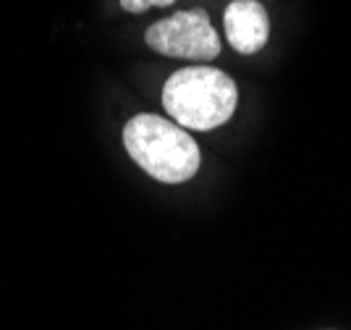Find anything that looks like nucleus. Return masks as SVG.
<instances>
[{
    "mask_svg": "<svg viewBox=\"0 0 351 330\" xmlns=\"http://www.w3.org/2000/svg\"><path fill=\"white\" fill-rule=\"evenodd\" d=\"M123 144L129 158L155 181L184 184L199 171V147L178 123L160 115L139 113L123 129Z\"/></svg>",
    "mask_w": 351,
    "mask_h": 330,
    "instance_id": "f257e3e1",
    "label": "nucleus"
},
{
    "mask_svg": "<svg viewBox=\"0 0 351 330\" xmlns=\"http://www.w3.org/2000/svg\"><path fill=\"white\" fill-rule=\"evenodd\" d=\"M236 102V82L210 66L181 69L162 86V108L184 129H218L234 115Z\"/></svg>",
    "mask_w": 351,
    "mask_h": 330,
    "instance_id": "f03ea898",
    "label": "nucleus"
},
{
    "mask_svg": "<svg viewBox=\"0 0 351 330\" xmlns=\"http://www.w3.org/2000/svg\"><path fill=\"white\" fill-rule=\"evenodd\" d=\"M145 43L168 58H184V60H215L220 56L218 32L213 27L210 16L202 8L178 11L155 21L147 29Z\"/></svg>",
    "mask_w": 351,
    "mask_h": 330,
    "instance_id": "7ed1b4c3",
    "label": "nucleus"
},
{
    "mask_svg": "<svg viewBox=\"0 0 351 330\" xmlns=\"http://www.w3.org/2000/svg\"><path fill=\"white\" fill-rule=\"evenodd\" d=\"M223 27L231 47L241 56L263 50L270 37V19L257 0H234L223 14Z\"/></svg>",
    "mask_w": 351,
    "mask_h": 330,
    "instance_id": "20e7f679",
    "label": "nucleus"
},
{
    "mask_svg": "<svg viewBox=\"0 0 351 330\" xmlns=\"http://www.w3.org/2000/svg\"><path fill=\"white\" fill-rule=\"evenodd\" d=\"M173 3L176 0H121V8L129 14H145L147 8H165Z\"/></svg>",
    "mask_w": 351,
    "mask_h": 330,
    "instance_id": "39448f33",
    "label": "nucleus"
}]
</instances>
